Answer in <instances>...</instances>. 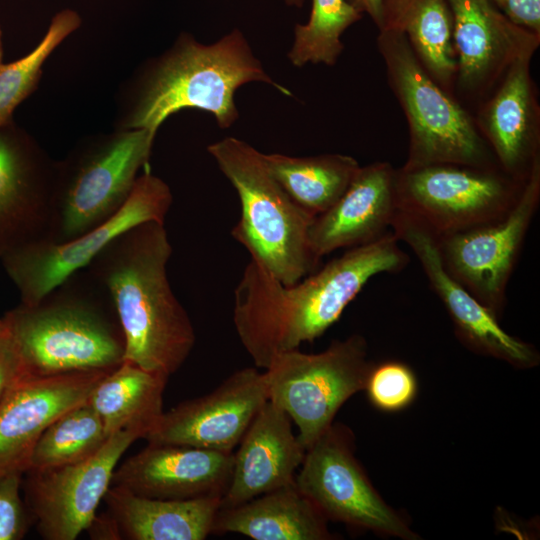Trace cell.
I'll use <instances>...</instances> for the list:
<instances>
[{"instance_id": "6da1fadb", "label": "cell", "mask_w": 540, "mask_h": 540, "mask_svg": "<svg viewBox=\"0 0 540 540\" xmlns=\"http://www.w3.org/2000/svg\"><path fill=\"white\" fill-rule=\"evenodd\" d=\"M409 260L392 231L347 249L293 285L251 259L234 290L238 338L255 367L264 370L276 356L321 337L372 277L399 272Z\"/></svg>"}, {"instance_id": "7a4b0ae2", "label": "cell", "mask_w": 540, "mask_h": 540, "mask_svg": "<svg viewBox=\"0 0 540 540\" xmlns=\"http://www.w3.org/2000/svg\"><path fill=\"white\" fill-rule=\"evenodd\" d=\"M172 251L165 222L151 220L121 233L85 268L112 302L124 335V360L167 377L181 368L196 342L168 279Z\"/></svg>"}, {"instance_id": "3957f363", "label": "cell", "mask_w": 540, "mask_h": 540, "mask_svg": "<svg viewBox=\"0 0 540 540\" xmlns=\"http://www.w3.org/2000/svg\"><path fill=\"white\" fill-rule=\"evenodd\" d=\"M254 81L292 95L265 71L239 29L211 44L182 33L125 84L115 129H146L156 135L168 117L183 109L207 111L228 128L239 118L236 90Z\"/></svg>"}, {"instance_id": "277c9868", "label": "cell", "mask_w": 540, "mask_h": 540, "mask_svg": "<svg viewBox=\"0 0 540 540\" xmlns=\"http://www.w3.org/2000/svg\"><path fill=\"white\" fill-rule=\"evenodd\" d=\"M2 319L24 375L111 371L124 361V335L112 302L86 269Z\"/></svg>"}, {"instance_id": "5b68a950", "label": "cell", "mask_w": 540, "mask_h": 540, "mask_svg": "<svg viewBox=\"0 0 540 540\" xmlns=\"http://www.w3.org/2000/svg\"><path fill=\"white\" fill-rule=\"evenodd\" d=\"M207 151L239 196L241 215L231 235L251 259L284 285L318 269L321 259L308 240L314 217L284 191L262 152L235 137L216 141Z\"/></svg>"}, {"instance_id": "8992f818", "label": "cell", "mask_w": 540, "mask_h": 540, "mask_svg": "<svg viewBox=\"0 0 540 540\" xmlns=\"http://www.w3.org/2000/svg\"><path fill=\"white\" fill-rule=\"evenodd\" d=\"M156 135L115 129L80 142L57 161L50 240L66 242L103 224L127 202Z\"/></svg>"}, {"instance_id": "52a82bcc", "label": "cell", "mask_w": 540, "mask_h": 540, "mask_svg": "<svg viewBox=\"0 0 540 540\" xmlns=\"http://www.w3.org/2000/svg\"><path fill=\"white\" fill-rule=\"evenodd\" d=\"M377 44L389 85L408 123V155L403 167L441 163L499 167L471 117L425 71L405 34L379 31Z\"/></svg>"}, {"instance_id": "ba28073f", "label": "cell", "mask_w": 540, "mask_h": 540, "mask_svg": "<svg viewBox=\"0 0 540 540\" xmlns=\"http://www.w3.org/2000/svg\"><path fill=\"white\" fill-rule=\"evenodd\" d=\"M372 365L359 334L333 340L319 353H282L263 371L268 400L296 424L297 438L307 450L333 424L342 405L364 390Z\"/></svg>"}, {"instance_id": "9c48e42d", "label": "cell", "mask_w": 540, "mask_h": 540, "mask_svg": "<svg viewBox=\"0 0 540 540\" xmlns=\"http://www.w3.org/2000/svg\"><path fill=\"white\" fill-rule=\"evenodd\" d=\"M524 181L499 167L454 163L402 167L396 178L398 210L441 237L503 217Z\"/></svg>"}, {"instance_id": "30bf717a", "label": "cell", "mask_w": 540, "mask_h": 540, "mask_svg": "<svg viewBox=\"0 0 540 540\" xmlns=\"http://www.w3.org/2000/svg\"><path fill=\"white\" fill-rule=\"evenodd\" d=\"M173 203L169 185L147 166L125 205L110 219L66 242L40 241L17 248L1 260L20 303L33 304L74 273L85 269L117 236L146 221L165 222Z\"/></svg>"}, {"instance_id": "8fae6325", "label": "cell", "mask_w": 540, "mask_h": 540, "mask_svg": "<svg viewBox=\"0 0 540 540\" xmlns=\"http://www.w3.org/2000/svg\"><path fill=\"white\" fill-rule=\"evenodd\" d=\"M352 432L332 424L307 450L295 483L327 521L415 540L406 521L378 494L354 455Z\"/></svg>"}, {"instance_id": "7c38bea8", "label": "cell", "mask_w": 540, "mask_h": 540, "mask_svg": "<svg viewBox=\"0 0 540 540\" xmlns=\"http://www.w3.org/2000/svg\"><path fill=\"white\" fill-rule=\"evenodd\" d=\"M540 202V156L523 183L518 199L500 219L437 237L446 271L498 318L506 289Z\"/></svg>"}, {"instance_id": "4fadbf2b", "label": "cell", "mask_w": 540, "mask_h": 540, "mask_svg": "<svg viewBox=\"0 0 540 540\" xmlns=\"http://www.w3.org/2000/svg\"><path fill=\"white\" fill-rule=\"evenodd\" d=\"M139 438L142 435L137 431H118L82 461L25 473V504L42 538L75 540L87 530L111 486L119 460Z\"/></svg>"}, {"instance_id": "5bb4252c", "label": "cell", "mask_w": 540, "mask_h": 540, "mask_svg": "<svg viewBox=\"0 0 540 540\" xmlns=\"http://www.w3.org/2000/svg\"><path fill=\"white\" fill-rule=\"evenodd\" d=\"M392 232L409 246L445 306L458 339L471 351L529 369L540 362L535 346L507 333L498 317L444 268L437 237L415 218L398 211Z\"/></svg>"}, {"instance_id": "9a60e30c", "label": "cell", "mask_w": 540, "mask_h": 540, "mask_svg": "<svg viewBox=\"0 0 540 540\" xmlns=\"http://www.w3.org/2000/svg\"><path fill=\"white\" fill-rule=\"evenodd\" d=\"M267 400L264 373L245 367L211 392L164 412L145 439L151 444L233 452Z\"/></svg>"}, {"instance_id": "2e32d148", "label": "cell", "mask_w": 540, "mask_h": 540, "mask_svg": "<svg viewBox=\"0 0 540 540\" xmlns=\"http://www.w3.org/2000/svg\"><path fill=\"white\" fill-rule=\"evenodd\" d=\"M56 167L33 139L0 129V262L17 248L50 240Z\"/></svg>"}, {"instance_id": "e0dca14e", "label": "cell", "mask_w": 540, "mask_h": 540, "mask_svg": "<svg viewBox=\"0 0 540 540\" xmlns=\"http://www.w3.org/2000/svg\"><path fill=\"white\" fill-rule=\"evenodd\" d=\"M109 372L22 374L16 379L0 402V473L25 474L44 430L66 411L88 400Z\"/></svg>"}, {"instance_id": "ac0fdd59", "label": "cell", "mask_w": 540, "mask_h": 540, "mask_svg": "<svg viewBox=\"0 0 540 540\" xmlns=\"http://www.w3.org/2000/svg\"><path fill=\"white\" fill-rule=\"evenodd\" d=\"M453 18L456 80L482 94L518 57L536 52L540 35L511 22L491 0H447Z\"/></svg>"}, {"instance_id": "d6986e66", "label": "cell", "mask_w": 540, "mask_h": 540, "mask_svg": "<svg viewBox=\"0 0 540 540\" xmlns=\"http://www.w3.org/2000/svg\"><path fill=\"white\" fill-rule=\"evenodd\" d=\"M234 452L184 445L151 444L117 465L111 485L150 498L224 496Z\"/></svg>"}, {"instance_id": "ffe728a7", "label": "cell", "mask_w": 540, "mask_h": 540, "mask_svg": "<svg viewBox=\"0 0 540 540\" xmlns=\"http://www.w3.org/2000/svg\"><path fill=\"white\" fill-rule=\"evenodd\" d=\"M396 178L397 170L388 162L360 166L342 196L314 217L308 231L314 255L321 259L392 231L398 212Z\"/></svg>"}, {"instance_id": "44dd1931", "label": "cell", "mask_w": 540, "mask_h": 540, "mask_svg": "<svg viewBox=\"0 0 540 540\" xmlns=\"http://www.w3.org/2000/svg\"><path fill=\"white\" fill-rule=\"evenodd\" d=\"M237 447L220 508L242 504L294 481L306 453L292 430L290 417L269 400Z\"/></svg>"}, {"instance_id": "7402d4cb", "label": "cell", "mask_w": 540, "mask_h": 540, "mask_svg": "<svg viewBox=\"0 0 540 540\" xmlns=\"http://www.w3.org/2000/svg\"><path fill=\"white\" fill-rule=\"evenodd\" d=\"M532 54L515 59L479 114L481 135L499 167L524 181L539 155L538 106L530 76Z\"/></svg>"}, {"instance_id": "603a6c76", "label": "cell", "mask_w": 540, "mask_h": 540, "mask_svg": "<svg viewBox=\"0 0 540 540\" xmlns=\"http://www.w3.org/2000/svg\"><path fill=\"white\" fill-rule=\"evenodd\" d=\"M104 501L122 539L130 540H204L221 507V497L158 499L115 485Z\"/></svg>"}, {"instance_id": "cb8c5ba5", "label": "cell", "mask_w": 540, "mask_h": 540, "mask_svg": "<svg viewBox=\"0 0 540 540\" xmlns=\"http://www.w3.org/2000/svg\"><path fill=\"white\" fill-rule=\"evenodd\" d=\"M327 519L295 480L242 504L220 508L213 533H237L254 540H328Z\"/></svg>"}, {"instance_id": "d4e9b609", "label": "cell", "mask_w": 540, "mask_h": 540, "mask_svg": "<svg viewBox=\"0 0 540 540\" xmlns=\"http://www.w3.org/2000/svg\"><path fill=\"white\" fill-rule=\"evenodd\" d=\"M167 376L124 360L97 384L88 398L107 436L134 430L145 438L160 421Z\"/></svg>"}, {"instance_id": "484cf974", "label": "cell", "mask_w": 540, "mask_h": 540, "mask_svg": "<svg viewBox=\"0 0 540 540\" xmlns=\"http://www.w3.org/2000/svg\"><path fill=\"white\" fill-rule=\"evenodd\" d=\"M382 30L402 31L418 61L445 91L457 75L447 0H383Z\"/></svg>"}, {"instance_id": "4316f807", "label": "cell", "mask_w": 540, "mask_h": 540, "mask_svg": "<svg viewBox=\"0 0 540 540\" xmlns=\"http://www.w3.org/2000/svg\"><path fill=\"white\" fill-rule=\"evenodd\" d=\"M262 156L289 197L313 217L327 211L342 196L360 167L355 158L343 154Z\"/></svg>"}, {"instance_id": "83f0119b", "label": "cell", "mask_w": 540, "mask_h": 540, "mask_svg": "<svg viewBox=\"0 0 540 540\" xmlns=\"http://www.w3.org/2000/svg\"><path fill=\"white\" fill-rule=\"evenodd\" d=\"M103 423L88 400L66 411L38 439L28 471H41L82 461L107 441Z\"/></svg>"}, {"instance_id": "f1b7e54d", "label": "cell", "mask_w": 540, "mask_h": 540, "mask_svg": "<svg viewBox=\"0 0 540 540\" xmlns=\"http://www.w3.org/2000/svg\"><path fill=\"white\" fill-rule=\"evenodd\" d=\"M362 16L347 0H312L308 21L294 28L289 60L296 67L334 65L344 49L342 34Z\"/></svg>"}, {"instance_id": "f546056e", "label": "cell", "mask_w": 540, "mask_h": 540, "mask_svg": "<svg viewBox=\"0 0 540 540\" xmlns=\"http://www.w3.org/2000/svg\"><path fill=\"white\" fill-rule=\"evenodd\" d=\"M81 23L77 11L70 8L58 11L31 52L14 62L0 65V129L9 123L17 106L35 90L50 55Z\"/></svg>"}, {"instance_id": "4dcf8cb0", "label": "cell", "mask_w": 540, "mask_h": 540, "mask_svg": "<svg viewBox=\"0 0 540 540\" xmlns=\"http://www.w3.org/2000/svg\"><path fill=\"white\" fill-rule=\"evenodd\" d=\"M364 390L376 409L397 412L415 400L418 382L414 371L407 364L389 360L372 365Z\"/></svg>"}, {"instance_id": "1f68e13d", "label": "cell", "mask_w": 540, "mask_h": 540, "mask_svg": "<svg viewBox=\"0 0 540 540\" xmlns=\"http://www.w3.org/2000/svg\"><path fill=\"white\" fill-rule=\"evenodd\" d=\"M23 475L0 473V540H19L27 531L31 515L20 494Z\"/></svg>"}, {"instance_id": "d6a6232c", "label": "cell", "mask_w": 540, "mask_h": 540, "mask_svg": "<svg viewBox=\"0 0 540 540\" xmlns=\"http://www.w3.org/2000/svg\"><path fill=\"white\" fill-rule=\"evenodd\" d=\"M514 24L540 35V0H491Z\"/></svg>"}, {"instance_id": "836d02e7", "label": "cell", "mask_w": 540, "mask_h": 540, "mask_svg": "<svg viewBox=\"0 0 540 540\" xmlns=\"http://www.w3.org/2000/svg\"><path fill=\"white\" fill-rule=\"evenodd\" d=\"M23 374L20 357L5 326L0 335V402L4 395Z\"/></svg>"}, {"instance_id": "e575fe53", "label": "cell", "mask_w": 540, "mask_h": 540, "mask_svg": "<svg viewBox=\"0 0 540 540\" xmlns=\"http://www.w3.org/2000/svg\"><path fill=\"white\" fill-rule=\"evenodd\" d=\"M87 530L93 539H122L119 528L109 512L100 518L96 515Z\"/></svg>"}, {"instance_id": "d590c367", "label": "cell", "mask_w": 540, "mask_h": 540, "mask_svg": "<svg viewBox=\"0 0 540 540\" xmlns=\"http://www.w3.org/2000/svg\"><path fill=\"white\" fill-rule=\"evenodd\" d=\"M360 13L368 14L380 29L383 21V0H347Z\"/></svg>"}, {"instance_id": "8d00e7d4", "label": "cell", "mask_w": 540, "mask_h": 540, "mask_svg": "<svg viewBox=\"0 0 540 540\" xmlns=\"http://www.w3.org/2000/svg\"><path fill=\"white\" fill-rule=\"evenodd\" d=\"M288 6L301 7L305 0H284Z\"/></svg>"}, {"instance_id": "74e56055", "label": "cell", "mask_w": 540, "mask_h": 540, "mask_svg": "<svg viewBox=\"0 0 540 540\" xmlns=\"http://www.w3.org/2000/svg\"><path fill=\"white\" fill-rule=\"evenodd\" d=\"M3 42H2V31L0 28V65L3 63Z\"/></svg>"}, {"instance_id": "f35d334b", "label": "cell", "mask_w": 540, "mask_h": 540, "mask_svg": "<svg viewBox=\"0 0 540 540\" xmlns=\"http://www.w3.org/2000/svg\"><path fill=\"white\" fill-rule=\"evenodd\" d=\"M3 331H4V322H3L2 317H0V335L2 334Z\"/></svg>"}]
</instances>
